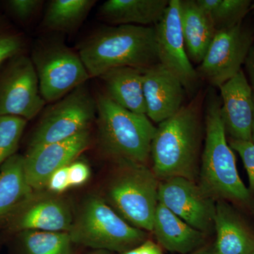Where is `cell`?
Segmentation results:
<instances>
[{
  "mask_svg": "<svg viewBox=\"0 0 254 254\" xmlns=\"http://www.w3.org/2000/svg\"><path fill=\"white\" fill-rule=\"evenodd\" d=\"M201 102L198 94L173 116L159 123L152 142L150 156L152 170L160 181L181 177L195 182L199 173Z\"/></svg>",
  "mask_w": 254,
  "mask_h": 254,
  "instance_id": "6da1fadb",
  "label": "cell"
},
{
  "mask_svg": "<svg viewBox=\"0 0 254 254\" xmlns=\"http://www.w3.org/2000/svg\"><path fill=\"white\" fill-rule=\"evenodd\" d=\"M78 55L90 77H100L115 68L145 69L159 63L155 26L101 28L81 43Z\"/></svg>",
  "mask_w": 254,
  "mask_h": 254,
  "instance_id": "7a4b0ae2",
  "label": "cell"
},
{
  "mask_svg": "<svg viewBox=\"0 0 254 254\" xmlns=\"http://www.w3.org/2000/svg\"><path fill=\"white\" fill-rule=\"evenodd\" d=\"M205 105V146L198 185L215 201L250 203L252 194L241 180L235 154L227 143L220 113L221 100L211 91L208 93Z\"/></svg>",
  "mask_w": 254,
  "mask_h": 254,
  "instance_id": "3957f363",
  "label": "cell"
},
{
  "mask_svg": "<svg viewBox=\"0 0 254 254\" xmlns=\"http://www.w3.org/2000/svg\"><path fill=\"white\" fill-rule=\"evenodd\" d=\"M96 106L98 138L105 153L115 161L146 165L157 129L150 119L125 109L106 94L98 95Z\"/></svg>",
  "mask_w": 254,
  "mask_h": 254,
  "instance_id": "277c9868",
  "label": "cell"
},
{
  "mask_svg": "<svg viewBox=\"0 0 254 254\" xmlns=\"http://www.w3.org/2000/svg\"><path fill=\"white\" fill-rule=\"evenodd\" d=\"M103 197L132 226L152 232L160 180L146 165L118 160Z\"/></svg>",
  "mask_w": 254,
  "mask_h": 254,
  "instance_id": "5b68a950",
  "label": "cell"
},
{
  "mask_svg": "<svg viewBox=\"0 0 254 254\" xmlns=\"http://www.w3.org/2000/svg\"><path fill=\"white\" fill-rule=\"evenodd\" d=\"M68 234L73 244L120 253L141 245L147 237L145 231L128 224L98 195L83 202Z\"/></svg>",
  "mask_w": 254,
  "mask_h": 254,
  "instance_id": "8992f818",
  "label": "cell"
},
{
  "mask_svg": "<svg viewBox=\"0 0 254 254\" xmlns=\"http://www.w3.org/2000/svg\"><path fill=\"white\" fill-rule=\"evenodd\" d=\"M31 59L46 102L58 101L90 78L79 55L60 41L38 43Z\"/></svg>",
  "mask_w": 254,
  "mask_h": 254,
  "instance_id": "52a82bcc",
  "label": "cell"
},
{
  "mask_svg": "<svg viewBox=\"0 0 254 254\" xmlns=\"http://www.w3.org/2000/svg\"><path fill=\"white\" fill-rule=\"evenodd\" d=\"M96 113V100L86 85L77 87L46 110L28 148L63 141L89 130Z\"/></svg>",
  "mask_w": 254,
  "mask_h": 254,
  "instance_id": "ba28073f",
  "label": "cell"
},
{
  "mask_svg": "<svg viewBox=\"0 0 254 254\" xmlns=\"http://www.w3.org/2000/svg\"><path fill=\"white\" fill-rule=\"evenodd\" d=\"M31 58L20 54L10 59L0 72V117L31 120L46 105Z\"/></svg>",
  "mask_w": 254,
  "mask_h": 254,
  "instance_id": "9c48e42d",
  "label": "cell"
},
{
  "mask_svg": "<svg viewBox=\"0 0 254 254\" xmlns=\"http://www.w3.org/2000/svg\"><path fill=\"white\" fill-rule=\"evenodd\" d=\"M252 32L243 23L216 31L196 70L200 80L219 88L241 71L253 46Z\"/></svg>",
  "mask_w": 254,
  "mask_h": 254,
  "instance_id": "30bf717a",
  "label": "cell"
},
{
  "mask_svg": "<svg viewBox=\"0 0 254 254\" xmlns=\"http://www.w3.org/2000/svg\"><path fill=\"white\" fill-rule=\"evenodd\" d=\"M158 201L205 235L214 230L216 201L205 194L194 181L181 177L160 181Z\"/></svg>",
  "mask_w": 254,
  "mask_h": 254,
  "instance_id": "8fae6325",
  "label": "cell"
},
{
  "mask_svg": "<svg viewBox=\"0 0 254 254\" xmlns=\"http://www.w3.org/2000/svg\"><path fill=\"white\" fill-rule=\"evenodd\" d=\"M180 4V0H170L161 21L155 26L157 52L159 63L175 75L191 95L198 88L200 78L187 55Z\"/></svg>",
  "mask_w": 254,
  "mask_h": 254,
  "instance_id": "7c38bea8",
  "label": "cell"
},
{
  "mask_svg": "<svg viewBox=\"0 0 254 254\" xmlns=\"http://www.w3.org/2000/svg\"><path fill=\"white\" fill-rule=\"evenodd\" d=\"M73 214L67 200L52 192L35 191L13 212L9 227L18 232H68Z\"/></svg>",
  "mask_w": 254,
  "mask_h": 254,
  "instance_id": "4fadbf2b",
  "label": "cell"
},
{
  "mask_svg": "<svg viewBox=\"0 0 254 254\" xmlns=\"http://www.w3.org/2000/svg\"><path fill=\"white\" fill-rule=\"evenodd\" d=\"M89 130L67 139L28 148L24 170L28 185L34 191L44 190L49 178L59 169L68 166L90 145Z\"/></svg>",
  "mask_w": 254,
  "mask_h": 254,
  "instance_id": "5bb4252c",
  "label": "cell"
},
{
  "mask_svg": "<svg viewBox=\"0 0 254 254\" xmlns=\"http://www.w3.org/2000/svg\"><path fill=\"white\" fill-rule=\"evenodd\" d=\"M143 87L146 116L150 121L162 123L184 106L185 87L161 64H155L143 70Z\"/></svg>",
  "mask_w": 254,
  "mask_h": 254,
  "instance_id": "9a60e30c",
  "label": "cell"
},
{
  "mask_svg": "<svg viewBox=\"0 0 254 254\" xmlns=\"http://www.w3.org/2000/svg\"><path fill=\"white\" fill-rule=\"evenodd\" d=\"M221 118L232 139L252 141L254 115L253 88L241 70L219 87Z\"/></svg>",
  "mask_w": 254,
  "mask_h": 254,
  "instance_id": "2e32d148",
  "label": "cell"
},
{
  "mask_svg": "<svg viewBox=\"0 0 254 254\" xmlns=\"http://www.w3.org/2000/svg\"><path fill=\"white\" fill-rule=\"evenodd\" d=\"M152 232L160 247L182 254L192 253L203 247L207 235L190 226L160 203L155 211Z\"/></svg>",
  "mask_w": 254,
  "mask_h": 254,
  "instance_id": "e0dca14e",
  "label": "cell"
},
{
  "mask_svg": "<svg viewBox=\"0 0 254 254\" xmlns=\"http://www.w3.org/2000/svg\"><path fill=\"white\" fill-rule=\"evenodd\" d=\"M214 230L215 254H251L254 235L239 214L225 200L216 202Z\"/></svg>",
  "mask_w": 254,
  "mask_h": 254,
  "instance_id": "ac0fdd59",
  "label": "cell"
},
{
  "mask_svg": "<svg viewBox=\"0 0 254 254\" xmlns=\"http://www.w3.org/2000/svg\"><path fill=\"white\" fill-rule=\"evenodd\" d=\"M169 0H108L100 7L107 22L118 25L155 26L163 17Z\"/></svg>",
  "mask_w": 254,
  "mask_h": 254,
  "instance_id": "d6986e66",
  "label": "cell"
},
{
  "mask_svg": "<svg viewBox=\"0 0 254 254\" xmlns=\"http://www.w3.org/2000/svg\"><path fill=\"white\" fill-rule=\"evenodd\" d=\"M180 21L187 55L191 63L200 64L216 31L196 0H180Z\"/></svg>",
  "mask_w": 254,
  "mask_h": 254,
  "instance_id": "ffe728a7",
  "label": "cell"
},
{
  "mask_svg": "<svg viewBox=\"0 0 254 254\" xmlns=\"http://www.w3.org/2000/svg\"><path fill=\"white\" fill-rule=\"evenodd\" d=\"M141 68L120 67L110 69L100 76L107 95L115 103L133 113L146 115Z\"/></svg>",
  "mask_w": 254,
  "mask_h": 254,
  "instance_id": "44dd1931",
  "label": "cell"
},
{
  "mask_svg": "<svg viewBox=\"0 0 254 254\" xmlns=\"http://www.w3.org/2000/svg\"><path fill=\"white\" fill-rule=\"evenodd\" d=\"M34 192L26 180L23 156L13 155L0 169V218L13 213Z\"/></svg>",
  "mask_w": 254,
  "mask_h": 254,
  "instance_id": "7402d4cb",
  "label": "cell"
},
{
  "mask_svg": "<svg viewBox=\"0 0 254 254\" xmlns=\"http://www.w3.org/2000/svg\"><path fill=\"white\" fill-rule=\"evenodd\" d=\"M94 0H53L43 18L50 31L71 32L81 26L94 6Z\"/></svg>",
  "mask_w": 254,
  "mask_h": 254,
  "instance_id": "603a6c76",
  "label": "cell"
},
{
  "mask_svg": "<svg viewBox=\"0 0 254 254\" xmlns=\"http://www.w3.org/2000/svg\"><path fill=\"white\" fill-rule=\"evenodd\" d=\"M213 23L215 31L228 29L242 23L253 8L250 0H196Z\"/></svg>",
  "mask_w": 254,
  "mask_h": 254,
  "instance_id": "cb8c5ba5",
  "label": "cell"
},
{
  "mask_svg": "<svg viewBox=\"0 0 254 254\" xmlns=\"http://www.w3.org/2000/svg\"><path fill=\"white\" fill-rule=\"evenodd\" d=\"M23 254H72L68 232L29 230L21 232Z\"/></svg>",
  "mask_w": 254,
  "mask_h": 254,
  "instance_id": "d4e9b609",
  "label": "cell"
},
{
  "mask_svg": "<svg viewBox=\"0 0 254 254\" xmlns=\"http://www.w3.org/2000/svg\"><path fill=\"white\" fill-rule=\"evenodd\" d=\"M27 120L14 116L0 117V169L16 154Z\"/></svg>",
  "mask_w": 254,
  "mask_h": 254,
  "instance_id": "484cf974",
  "label": "cell"
},
{
  "mask_svg": "<svg viewBox=\"0 0 254 254\" xmlns=\"http://www.w3.org/2000/svg\"><path fill=\"white\" fill-rule=\"evenodd\" d=\"M229 144L242 158L248 175L250 192L254 193V143L252 141L231 139Z\"/></svg>",
  "mask_w": 254,
  "mask_h": 254,
  "instance_id": "4316f807",
  "label": "cell"
},
{
  "mask_svg": "<svg viewBox=\"0 0 254 254\" xmlns=\"http://www.w3.org/2000/svg\"><path fill=\"white\" fill-rule=\"evenodd\" d=\"M23 47L21 37L16 33L0 29V65L21 54Z\"/></svg>",
  "mask_w": 254,
  "mask_h": 254,
  "instance_id": "83f0119b",
  "label": "cell"
},
{
  "mask_svg": "<svg viewBox=\"0 0 254 254\" xmlns=\"http://www.w3.org/2000/svg\"><path fill=\"white\" fill-rule=\"evenodd\" d=\"M43 1L38 0H10L6 1V6L15 17L21 21H26L36 14Z\"/></svg>",
  "mask_w": 254,
  "mask_h": 254,
  "instance_id": "f1b7e54d",
  "label": "cell"
},
{
  "mask_svg": "<svg viewBox=\"0 0 254 254\" xmlns=\"http://www.w3.org/2000/svg\"><path fill=\"white\" fill-rule=\"evenodd\" d=\"M68 173L70 187L84 185L91 175L89 167L81 161L74 162L68 165Z\"/></svg>",
  "mask_w": 254,
  "mask_h": 254,
  "instance_id": "f546056e",
  "label": "cell"
},
{
  "mask_svg": "<svg viewBox=\"0 0 254 254\" xmlns=\"http://www.w3.org/2000/svg\"><path fill=\"white\" fill-rule=\"evenodd\" d=\"M70 187L68 180V166L55 171L50 176L46 188L52 193L60 194Z\"/></svg>",
  "mask_w": 254,
  "mask_h": 254,
  "instance_id": "4dcf8cb0",
  "label": "cell"
},
{
  "mask_svg": "<svg viewBox=\"0 0 254 254\" xmlns=\"http://www.w3.org/2000/svg\"><path fill=\"white\" fill-rule=\"evenodd\" d=\"M122 254H163L161 247L151 240H146L141 245L133 247L131 250L123 252Z\"/></svg>",
  "mask_w": 254,
  "mask_h": 254,
  "instance_id": "1f68e13d",
  "label": "cell"
},
{
  "mask_svg": "<svg viewBox=\"0 0 254 254\" xmlns=\"http://www.w3.org/2000/svg\"><path fill=\"white\" fill-rule=\"evenodd\" d=\"M245 67L252 82V86L254 88V45L250 50L247 59L245 60Z\"/></svg>",
  "mask_w": 254,
  "mask_h": 254,
  "instance_id": "d6a6232c",
  "label": "cell"
},
{
  "mask_svg": "<svg viewBox=\"0 0 254 254\" xmlns=\"http://www.w3.org/2000/svg\"><path fill=\"white\" fill-rule=\"evenodd\" d=\"M190 254H215L214 253V247L209 245H204L198 250L192 252Z\"/></svg>",
  "mask_w": 254,
  "mask_h": 254,
  "instance_id": "836d02e7",
  "label": "cell"
},
{
  "mask_svg": "<svg viewBox=\"0 0 254 254\" xmlns=\"http://www.w3.org/2000/svg\"><path fill=\"white\" fill-rule=\"evenodd\" d=\"M253 88V87H252ZM253 99H254V115L252 125V141L254 143V88H253Z\"/></svg>",
  "mask_w": 254,
  "mask_h": 254,
  "instance_id": "e575fe53",
  "label": "cell"
},
{
  "mask_svg": "<svg viewBox=\"0 0 254 254\" xmlns=\"http://www.w3.org/2000/svg\"><path fill=\"white\" fill-rule=\"evenodd\" d=\"M88 254H110L109 252H107V251L103 250H96L95 252H92V253Z\"/></svg>",
  "mask_w": 254,
  "mask_h": 254,
  "instance_id": "d590c367",
  "label": "cell"
},
{
  "mask_svg": "<svg viewBox=\"0 0 254 254\" xmlns=\"http://www.w3.org/2000/svg\"><path fill=\"white\" fill-rule=\"evenodd\" d=\"M254 254V252H252V254Z\"/></svg>",
  "mask_w": 254,
  "mask_h": 254,
  "instance_id": "8d00e7d4",
  "label": "cell"
}]
</instances>
